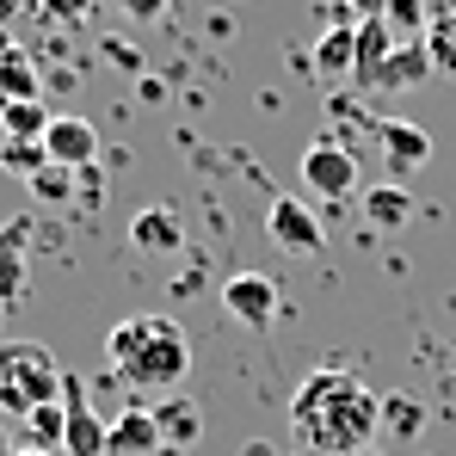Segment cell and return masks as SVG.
I'll return each instance as SVG.
<instances>
[{
	"label": "cell",
	"mask_w": 456,
	"mask_h": 456,
	"mask_svg": "<svg viewBox=\"0 0 456 456\" xmlns=\"http://www.w3.org/2000/svg\"><path fill=\"white\" fill-rule=\"evenodd\" d=\"M105 364L130 395H167L191 370V339L179 333L173 314H130L105 339Z\"/></svg>",
	"instance_id": "2"
},
{
	"label": "cell",
	"mask_w": 456,
	"mask_h": 456,
	"mask_svg": "<svg viewBox=\"0 0 456 456\" xmlns=\"http://www.w3.org/2000/svg\"><path fill=\"white\" fill-rule=\"evenodd\" d=\"M44 154L62 160V167H75V173H86L99 160V130L86 118H75V111H56L50 130H44Z\"/></svg>",
	"instance_id": "8"
},
{
	"label": "cell",
	"mask_w": 456,
	"mask_h": 456,
	"mask_svg": "<svg viewBox=\"0 0 456 456\" xmlns=\"http://www.w3.org/2000/svg\"><path fill=\"white\" fill-rule=\"evenodd\" d=\"M56 111H44V99H0V130L6 142H44Z\"/></svg>",
	"instance_id": "16"
},
{
	"label": "cell",
	"mask_w": 456,
	"mask_h": 456,
	"mask_svg": "<svg viewBox=\"0 0 456 456\" xmlns=\"http://www.w3.org/2000/svg\"><path fill=\"white\" fill-rule=\"evenodd\" d=\"M44 167H50L44 142H0V173H12V179H37Z\"/></svg>",
	"instance_id": "24"
},
{
	"label": "cell",
	"mask_w": 456,
	"mask_h": 456,
	"mask_svg": "<svg viewBox=\"0 0 456 456\" xmlns=\"http://www.w3.org/2000/svg\"><path fill=\"white\" fill-rule=\"evenodd\" d=\"M118 12H130V19H142V25H154L160 12H167V0H111Z\"/></svg>",
	"instance_id": "27"
},
{
	"label": "cell",
	"mask_w": 456,
	"mask_h": 456,
	"mask_svg": "<svg viewBox=\"0 0 456 456\" xmlns=\"http://www.w3.org/2000/svg\"><path fill=\"white\" fill-rule=\"evenodd\" d=\"M44 12H50L56 25H80V19L93 12V0H44Z\"/></svg>",
	"instance_id": "26"
},
{
	"label": "cell",
	"mask_w": 456,
	"mask_h": 456,
	"mask_svg": "<svg viewBox=\"0 0 456 456\" xmlns=\"http://www.w3.org/2000/svg\"><path fill=\"white\" fill-rule=\"evenodd\" d=\"M154 426H160V444H167V451H185V444H198L204 413H198L185 395H173V401H154Z\"/></svg>",
	"instance_id": "15"
},
{
	"label": "cell",
	"mask_w": 456,
	"mask_h": 456,
	"mask_svg": "<svg viewBox=\"0 0 456 456\" xmlns=\"http://www.w3.org/2000/svg\"><path fill=\"white\" fill-rule=\"evenodd\" d=\"M426 75H438V69H432V56H426V44H401V50L382 62L377 93H395V86H419Z\"/></svg>",
	"instance_id": "18"
},
{
	"label": "cell",
	"mask_w": 456,
	"mask_h": 456,
	"mask_svg": "<svg viewBox=\"0 0 456 456\" xmlns=\"http://www.w3.org/2000/svg\"><path fill=\"white\" fill-rule=\"evenodd\" d=\"M167 451L160 444V426H154V407H124L111 419V438H105V456H154Z\"/></svg>",
	"instance_id": "12"
},
{
	"label": "cell",
	"mask_w": 456,
	"mask_h": 456,
	"mask_svg": "<svg viewBox=\"0 0 456 456\" xmlns=\"http://www.w3.org/2000/svg\"><path fill=\"white\" fill-rule=\"evenodd\" d=\"M223 308H228V321L265 333V327L278 321V284H272L265 272H234L223 284Z\"/></svg>",
	"instance_id": "7"
},
{
	"label": "cell",
	"mask_w": 456,
	"mask_h": 456,
	"mask_svg": "<svg viewBox=\"0 0 456 456\" xmlns=\"http://www.w3.org/2000/svg\"><path fill=\"white\" fill-rule=\"evenodd\" d=\"M31 216H6L0 223V308L25 297V265H31Z\"/></svg>",
	"instance_id": "10"
},
{
	"label": "cell",
	"mask_w": 456,
	"mask_h": 456,
	"mask_svg": "<svg viewBox=\"0 0 456 456\" xmlns=\"http://www.w3.org/2000/svg\"><path fill=\"white\" fill-rule=\"evenodd\" d=\"M426 56H432L438 75H456V12H438L426 25Z\"/></svg>",
	"instance_id": "22"
},
{
	"label": "cell",
	"mask_w": 456,
	"mask_h": 456,
	"mask_svg": "<svg viewBox=\"0 0 456 456\" xmlns=\"http://www.w3.org/2000/svg\"><path fill=\"white\" fill-rule=\"evenodd\" d=\"M62 413H69V426H62V456H105V438H111V426L93 413V401H86V382L69 370L62 377Z\"/></svg>",
	"instance_id": "6"
},
{
	"label": "cell",
	"mask_w": 456,
	"mask_h": 456,
	"mask_svg": "<svg viewBox=\"0 0 456 456\" xmlns=\"http://www.w3.org/2000/svg\"><path fill=\"white\" fill-rule=\"evenodd\" d=\"M19 6H25V0H0V25H6V19H12Z\"/></svg>",
	"instance_id": "30"
},
{
	"label": "cell",
	"mask_w": 456,
	"mask_h": 456,
	"mask_svg": "<svg viewBox=\"0 0 456 456\" xmlns=\"http://www.w3.org/2000/svg\"><path fill=\"white\" fill-rule=\"evenodd\" d=\"M297 173H303L308 198H321V204H346L358 191V154H352V142H339V136H314L297 154Z\"/></svg>",
	"instance_id": "4"
},
{
	"label": "cell",
	"mask_w": 456,
	"mask_h": 456,
	"mask_svg": "<svg viewBox=\"0 0 456 456\" xmlns=\"http://www.w3.org/2000/svg\"><path fill=\"white\" fill-rule=\"evenodd\" d=\"M265 234L278 240V253H290V259H314L321 247H327V228H321V216L308 210L303 198H272L265 204Z\"/></svg>",
	"instance_id": "5"
},
{
	"label": "cell",
	"mask_w": 456,
	"mask_h": 456,
	"mask_svg": "<svg viewBox=\"0 0 456 456\" xmlns=\"http://www.w3.org/2000/svg\"><path fill=\"white\" fill-rule=\"evenodd\" d=\"M290 426L308 451L321 456H352V451H370V438L382 432V395L358 370H314L303 377L297 401H290Z\"/></svg>",
	"instance_id": "1"
},
{
	"label": "cell",
	"mask_w": 456,
	"mask_h": 456,
	"mask_svg": "<svg viewBox=\"0 0 456 456\" xmlns=\"http://www.w3.org/2000/svg\"><path fill=\"white\" fill-rule=\"evenodd\" d=\"M377 142H382V160H388L395 179H407V173H419L432 160V136L419 124H407V118H377Z\"/></svg>",
	"instance_id": "9"
},
{
	"label": "cell",
	"mask_w": 456,
	"mask_h": 456,
	"mask_svg": "<svg viewBox=\"0 0 456 456\" xmlns=\"http://www.w3.org/2000/svg\"><path fill=\"white\" fill-rule=\"evenodd\" d=\"M12 456H62V451H37V444H31V451H12Z\"/></svg>",
	"instance_id": "33"
},
{
	"label": "cell",
	"mask_w": 456,
	"mask_h": 456,
	"mask_svg": "<svg viewBox=\"0 0 456 456\" xmlns=\"http://www.w3.org/2000/svg\"><path fill=\"white\" fill-rule=\"evenodd\" d=\"M240 456H278V451H272V444H247Z\"/></svg>",
	"instance_id": "31"
},
{
	"label": "cell",
	"mask_w": 456,
	"mask_h": 456,
	"mask_svg": "<svg viewBox=\"0 0 456 456\" xmlns=\"http://www.w3.org/2000/svg\"><path fill=\"white\" fill-rule=\"evenodd\" d=\"M62 364H56V352H44L37 339H6L0 346V413H12V419H31L37 407H50V401H62Z\"/></svg>",
	"instance_id": "3"
},
{
	"label": "cell",
	"mask_w": 456,
	"mask_h": 456,
	"mask_svg": "<svg viewBox=\"0 0 456 456\" xmlns=\"http://www.w3.org/2000/svg\"><path fill=\"white\" fill-rule=\"evenodd\" d=\"M0 99H44V69H37L25 50H12V56L0 62Z\"/></svg>",
	"instance_id": "19"
},
{
	"label": "cell",
	"mask_w": 456,
	"mask_h": 456,
	"mask_svg": "<svg viewBox=\"0 0 456 456\" xmlns=\"http://www.w3.org/2000/svg\"><path fill=\"white\" fill-rule=\"evenodd\" d=\"M364 216H370L377 228H407V216H413V191H407L401 179H382V185L364 191Z\"/></svg>",
	"instance_id": "17"
},
{
	"label": "cell",
	"mask_w": 456,
	"mask_h": 456,
	"mask_svg": "<svg viewBox=\"0 0 456 456\" xmlns=\"http://www.w3.org/2000/svg\"><path fill=\"white\" fill-rule=\"evenodd\" d=\"M401 50V37L382 25V19H358V69H352V80H358V93H377V75L382 62Z\"/></svg>",
	"instance_id": "14"
},
{
	"label": "cell",
	"mask_w": 456,
	"mask_h": 456,
	"mask_svg": "<svg viewBox=\"0 0 456 456\" xmlns=\"http://www.w3.org/2000/svg\"><path fill=\"white\" fill-rule=\"evenodd\" d=\"M12 50H19V44H12V31H6V25H0V62H6V56H12Z\"/></svg>",
	"instance_id": "29"
},
{
	"label": "cell",
	"mask_w": 456,
	"mask_h": 456,
	"mask_svg": "<svg viewBox=\"0 0 456 456\" xmlns=\"http://www.w3.org/2000/svg\"><path fill=\"white\" fill-rule=\"evenodd\" d=\"M25 426H31L37 451H44V444H50V451H62V426H69V413H62V401H50V407H37Z\"/></svg>",
	"instance_id": "25"
},
{
	"label": "cell",
	"mask_w": 456,
	"mask_h": 456,
	"mask_svg": "<svg viewBox=\"0 0 456 456\" xmlns=\"http://www.w3.org/2000/svg\"><path fill=\"white\" fill-rule=\"evenodd\" d=\"M25 185H31V198H37V204H69V198H75V167L50 160V167H44L37 179H25Z\"/></svg>",
	"instance_id": "23"
},
{
	"label": "cell",
	"mask_w": 456,
	"mask_h": 456,
	"mask_svg": "<svg viewBox=\"0 0 456 456\" xmlns=\"http://www.w3.org/2000/svg\"><path fill=\"white\" fill-rule=\"evenodd\" d=\"M352 456H382V451H352Z\"/></svg>",
	"instance_id": "34"
},
{
	"label": "cell",
	"mask_w": 456,
	"mask_h": 456,
	"mask_svg": "<svg viewBox=\"0 0 456 456\" xmlns=\"http://www.w3.org/2000/svg\"><path fill=\"white\" fill-rule=\"evenodd\" d=\"M130 247H136V253H154V259L179 253V247H185V223H179V210H173V204H149V210H136V223H130Z\"/></svg>",
	"instance_id": "11"
},
{
	"label": "cell",
	"mask_w": 456,
	"mask_h": 456,
	"mask_svg": "<svg viewBox=\"0 0 456 456\" xmlns=\"http://www.w3.org/2000/svg\"><path fill=\"white\" fill-rule=\"evenodd\" d=\"M346 12H352V19H382L388 0H346Z\"/></svg>",
	"instance_id": "28"
},
{
	"label": "cell",
	"mask_w": 456,
	"mask_h": 456,
	"mask_svg": "<svg viewBox=\"0 0 456 456\" xmlns=\"http://www.w3.org/2000/svg\"><path fill=\"white\" fill-rule=\"evenodd\" d=\"M382 432L419 438V432H426V407H419L413 395H382Z\"/></svg>",
	"instance_id": "21"
},
{
	"label": "cell",
	"mask_w": 456,
	"mask_h": 456,
	"mask_svg": "<svg viewBox=\"0 0 456 456\" xmlns=\"http://www.w3.org/2000/svg\"><path fill=\"white\" fill-rule=\"evenodd\" d=\"M308 69L321 80H352V69H358V25H327L321 44L308 50Z\"/></svg>",
	"instance_id": "13"
},
{
	"label": "cell",
	"mask_w": 456,
	"mask_h": 456,
	"mask_svg": "<svg viewBox=\"0 0 456 456\" xmlns=\"http://www.w3.org/2000/svg\"><path fill=\"white\" fill-rule=\"evenodd\" d=\"M438 12H432V0H388V12H382V25L401 37V44H426V25H432Z\"/></svg>",
	"instance_id": "20"
},
{
	"label": "cell",
	"mask_w": 456,
	"mask_h": 456,
	"mask_svg": "<svg viewBox=\"0 0 456 456\" xmlns=\"http://www.w3.org/2000/svg\"><path fill=\"white\" fill-rule=\"evenodd\" d=\"M444 12H456V0H444Z\"/></svg>",
	"instance_id": "35"
},
{
	"label": "cell",
	"mask_w": 456,
	"mask_h": 456,
	"mask_svg": "<svg viewBox=\"0 0 456 456\" xmlns=\"http://www.w3.org/2000/svg\"><path fill=\"white\" fill-rule=\"evenodd\" d=\"M0 456H12V432L6 426H0Z\"/></svg>",
	"instance_id": "32"
}]
</instances>
